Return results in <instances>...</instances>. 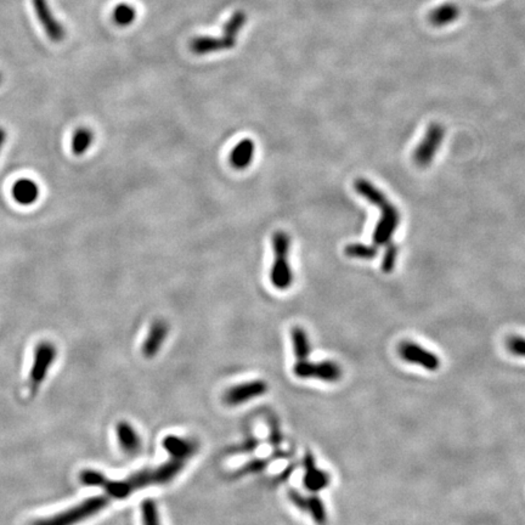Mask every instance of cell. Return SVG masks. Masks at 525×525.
Instances as JSON below:
<instances>
[{"instance_id": "obj_4", "label": "cell", "mask_w": 525, "mask_h": 525, "mask_svg": "<svg viewBox=\"0 0 525 525\" xmlns=\"http://www.w3.org/2000/svg\"><path fill=\"white\" fill-rule=\"evenodd\" d=\"M294 376L308 380V378H318L320 381L335 383L338 382L342 377V369L335 361L326 360L321 362H311V361L300 360L294 365Z\"/></svg>"}, {"instance_id": "obj_20", "label": "cell", "mask_w": 525, "mask_h": 525, "mask_svg": "<svg viewBox=\"0 0 525 525\" xmlns=\"http://www.w3.org/2000/svg\"><path fill=\"white\" fill-rule=\"evenodd\" d=\"M283 456V453H278L276 456H271L273 458H254L252 461H249L246 464H243V467L237 469L236 472H234V477L235 478H241L245 477L247 474L258 473V472H262V469H267L269 464L271 461H275L276 458H281Z\"/></svg>"}, {"instance_id": "obj_15", "label": "cell", "mask_w": 525, "mask_h": 525, "mask_svg": "<svg viewBox=\"0 0 525 525\" xmlns=\"http://www.w3.org/2000/svg\"><path fill=\"white\" fill-rule=\"evenodd\" d=\"M121 449L128 455H136L141 450V438L128 422H119L116 427Z\"/></svg>"}, {"instance_id": "obj_8", "label": "cell", "mask_w": 525, "mask_h": 525, "mask_svg": "<svg viewBox=\"0 0 525 525\" xmlns=\"http://www.w3.org/2000/svg\"><path fill=\"white\" fill-rule=\"evenodd\" d=\"M56 348L50 342H41L34 350V359L32 365L31 378L36 384H39L47 377L48 371L56 359Z\"/></svg>"}, {"instance_id": "obj_22", "label": "cell", "mask_w": 525, "mask_h": 525, "mask_svg": "<svg viewBox=\"0 0 525 525\" xmlns=\"http://www.w3.org/2000/svg\"><path fill=\"white\" fill-rule=\"evenodd\" d=\"M307 512H309L311 518L314 519L315 523L318 525H326L327 523V512H326V507H325L322 500L320 499L319 496L313 495L308 497V510Z\"/></svg>"}, {"instance_id": "obj_2", "label": "cell", "mask_w": 525, "mask_h": 525, "mask_svg": "<svg viewBox=\"0 0 525 525\" xmlns=\"http://www.w3.org/2000/svg\"><path fill=\"white\" fill-rule=\"evenodd\" d=\"M274 262L270 269V282L278 291L289 289L294 282V269L289 264L291 237L282 230H278L271 237Z\"/></svg>"}, {"instance_id": "obj_19", "label": "cell", "mask_w": 525, "mask_h": 525, "mask_svg": "<svg viewBox=\"0 0 525 525\" xmlns=\"http://www.w3.org/2000/svg\"><path fill=\"white\" fill-rule=\"evenodd\" d=\"M93 143L94 133L92 129L87 128V127L78 128L73 134L72 143H71L73 154L77 157H81L84 154H87L89 149L92 147Z\"/></svg>"}, {"instance_id": "obj_12", "label": "cell", "mask_w": 525, "mask_h": 525, "mask_svg": "<svg viewBox=\"0 0 525 525\" xmlns=\"http://www.w3.org/2000/svg\"><path fill=\"white\" fill-rule=\"evenodd\" d=\"M162 445L173 460L183 462H185L186 460L192 457L198 451V444L196 440L176 435H167L163 439Z\"/></svg>"}, {"instance_id": "obj_3", "label": "cell", "mask_w": 525, "mask_h": 525, "mask_svg": "<svg viewBox=\"0 0 525 525\" xmlns=\"http://www.w3.org/2000/svg\"><path fill=\"white\" fill-rule=\"evenodd\" d=\"M108 502L110 501L106 496H94L92 499L85 500L82 504L74 506L70 510L63 511L59 515L36 520L32 525H76L103 511L108 505Z\"/></svg>"}, {"instance_id": "obj_5", "label": "cell", "mask_w": 525, "mask_h": 525, "mask_svg": "<svg viewBox=\"0 0 525 525\" xmlns=\"http://www.w3.org/2000/svg\"><path fill=\"white\" fill-rule=\"evenodd\" d=\"M444 134L445 130L442 124L432 123L428 127L421 144L418 145L413 152V161L418 167L424 168L432 163L438 150L443 143Z\"/></svg>"}, {"instance_id": "obj_11", "label": "cell", "mask_w": 525, "mask_h": 525, "mask_svg": "<svg viewBox=\"0 0 525 525\" xmlns=\"http://www.w3.org/2000/svg\"><path fill=\"white\" fill-rule=\"evenodd\" d=\"M169 335V324L163 319L154 321L150 327L149 335L143 343V356L151 359L160 353L162 345L165 344L167 337Z\"/></svg>"}, {"instance_id": "obj_17", "label": "cell", "mask_w": 525, "mask_h": 525, "mask_svg": "<svg viewBox=\"0 0 525 525\" xmlns=\"http://www.w3.org/2000/svg\"><path fill=\"white\" fill-rule=\"evenodd\" d=\"M460 14L461 10L456 4L445 3L443 6L433 9L432 12L429 14V22L435 27L448 26L457 20Z\"/></svg>"}, {"instance_id": "obj_27", "label": "cell", "mask_w": 525, "mask_h": 525, "mask_svg": "<svg viewBox=\"0 0 525 525\" xmlns=\"http://www.w3.org/2000/svg\"><path fill=\"white\" fill-rule=\"evenodd\" d=\"M398 254H399V248H398L397 245H394L391 241V243L387 245L386 253H384L383 260H382L381 268L384 273H391V270L395 267Z\"/></svg>"}, {"instance_id": "obj_14", "label": "cell", "mask_w": 525, "mask_h": 525, "mask_svg": "<svg viewBox=\"0 0 525 525\" xmlns=\"http://www.w3.org/2000/svg\"><path fill=\"white\" fill-rule=\"evenodd\" d=\"M256 144L251 139H243L231 150L229 161L232 168L236 170L247 169L254 160Z\"/></svg>"}, {"instance_id": "obj_16", "label": "cell", "mask_w": 525, "mask_h": 525, "mask_svg": "<svg viewBox=\"0 0 525 525\" xmlns=\"http://www.w3.org/2000/svg\"><path fill=\"white\" fill-rule=\"evenodd\" d=\"M41 196L39 186L31 179H20L16 181L12 187V197L21 206L34 205Z\"/></svg>"}, {"instance_id": "obj_32", "label": "cell", "mask_w": 525, "mask_h": 525, "mask_svg": "<svg viewBox=\"0 0 525 525\" xmlns=\"http://www.w3.org/2000/svg\"><path fill=\"white\" fill-rule=\"evenodd\" d=\"M1 79H3V78H1V73H0V83H1Z\"/></svg>"}, {"instance_id": "obj_29", "label": "cell", "mask_w": 525, "mask_h": 525, "mask_svg": "<svg viewBox=\"0 0 525 525\" xmlns=\"http://www.w3.org/2000/svg\"><path fill=\"white\" fill-rule=\"evenodd\" d=\"M289 499L298 510L307 512L308 510V497H304L297 490H289Z\"/></svg>"}, {"instance_id": "obj_6", "label": "cell", "mask_w": 525, "mask_h": 525, "mask_svg": "<svg viewBox=\"0 0 525 525\" xmlns=\"http://www.w3.org/2000/svg\"><path fill=\"white\" fill-rule=\"evenodd\" d=\"M399 354L404 360L413 365H418L427 371H437L440 367V359L432 351L423 348L422 345L413 342H402L399 345Z\"/></svg>"}, {"instance_id": "obj_31", "label": "cell", "mask_w": 525, "mask_h": 525, "mask_svg": "<svg viewBox=\"0 0 525 525\" xmlns=\"http://www.w3.org/2000/svg\"><path fill=\"white\" fill-rule=\"evenodd\" d=\"M6 138H8V133H6V129L0 127V152H1V150H3L4 145H6Z\"/></svg>"}, {"instance_id": "obj_10", "label": "cell", "mask_w": 525, "mask_h": 525, "mask_svg": "<svg viewBox=\"0 0 525 525\" xmlns=\"http://www.w3.org/2000/svg\"><path fill=\"white\" fill-rule=\"evenodd\" d=\"M304 486L311 493H319L321 490L326 489L331 483V475L322 469L316 467L314 455L311 453H305L303 460Z\"/></svg>"}, {"instance_id": "obj_24", "label": "cell", "mask_w": 525, "mask_h": 525, "mask_svg": "<svg viewBox=\"0 0 525 525\" xmlns=\"http://www.w3.org/2000/svg\"><path fill=\"white\" fill-rule=\"evenodd\" d=\"M143 525H161L160 513L154 500H144L141 504Z\"/></svg>"}, {"instance_id": "obj_23", "label": "cell", "mask_w": 525, "mask_h": 525, "mask_svg": "<svg viewBox=\"0 0 525 525\" xmlns=\"http://www.w3.org/2000/svg\"><path fill=\"white\" fill-rule=\"evenodd\" d=\"M246 21H247L246 14L243 12V11H236L231 16V19L225 23V26H224V36L236 41L237 34H238V32L241 31V28L245 26Z\"/></svg>"}, {"instance_id": "obj_1", "label": "cell", "mask_w": 525, "mask_h": 525, "mask_svg": "<svg viewBox=\"0 0 525 525\" xmlns=\"http://www.w3.org/2000/svg\"><path fill=\"white\" fill-rule=\"evenodd\" d=\"M356 192L381 209V219L373 230L372 240L376 246H386L391 243V237L400 224V213L387 196L370 181H360L356 186Z\"/></svg>"}, {"instance_id": "obj_21", "label": "cell", "mask_w": 525, "mask_h": 525, "mask_svg": "<svg viewBox=\"0 0 525 525\" xmlns=\"http://www.w3.org/2000/svg\"><path fill=\"white\" fill-rule=\"evenodd\" d=\"M347 257L356 258V259H373L376 257V246L372 245H364V243H351L344 248Z\"/></svg>"}, {"instance_id": "obj_26", "label": "cell", "mask_w": 525, "mask_h": 525, "mask_svg": "<svg viewBox=\"0 0 525 525\" xmlns=\"http://www.w3.org/2000/svg\"><path fill=\"white\" fill-rule=\"evenodd\" d=\"M79 479H81V483L85 486H101V488L107 480V478L103 473H100L98 471H94V469L83 471L79 475Z\"/></svg>"}, {"instance_id": "obj_13", "label": "cell", "mask_w": 525, "mask_h": 525, "mask_svg": "<svg viewBox=\"0 0 525 525\" xmlns=\"http://www.w3.org/2000/svg\"><path fill=\"white\" fill-rule=\"evenodd\" d=\"M236 41L223 36L220 38L214 37H197L190 41L191 52L196 55H206L211 52H222L235 47Z\"/></svg>"}, {"instance_id": "obj_25", "label": "cell", "mask_w": 525, "mask_h": 525, "mask_svg": "<svg viewBox=\"0 0 525 525\" xmlns=\"http://www.w3.org/2000/svg\"><path fill=\"white\" fill-rule=\"evenodd\" d=\"M135 16H136V12H135L133 6L119 4V6L114 8L112 19H114V23L119 26H128L135 20Z\"/></svg>"}, {"instance_id": "obj_18", "label": "cell", "mask_w": 525, "mask_h": 525, "mask_svg": "<svg viewBox=\"0 0 525 525\" xmlns=\"http://www.w3.org/2000/svg\"><path fill=\"white\" fill-rule=\"evenodd\" d=\"M291 338L294 343V356L297 360H307L311 353V347H310L309 337L307 332L302 327L296 326L291 331Z\"/></svg>"}, {"instance_id": "obj_7", "label": "cell", "mask_w": 525, "mask_h": 525, "mask_svg": "<svg viewBox=\"0 0 525 525\" xmlns=\"http://www.w3.org/2000/svg\"><path fill=\"white\" fill-rule=\"evenodd\" d=\"M268 391L267 382L262 380L246 382L238 386L231 387L224 394V402L229 406H237L251 402L256 398L262 397Z\"/></svg>"}, {"instance_id": "obj_30", "label": "cell", "mask_w": 525, "mask_h": 525, "mask_svg": "<svg viewBox=\"0 0 525 525\" xmlns=\"http://www.w3.org/2000/svg\"><path fill=\"white\" fill-rule=\"evenodd\" d=\"M258 446H259V440H258L257 438H251V439H247L245 443L241 444V445H238V446H235V448L231 449V453H253V451H256L257 450Z\"/></svg>"}, {"instance_id": "obj_28", "label": "cell", "mask_w": 525, "mask_h": 525, "mask_svg": "<svg viewBox=\"0 0 525 525\" xmlns=\"http://www.w3.org/2000/svg\"><path fill=\"white\" fill-rule=\"evenodd\" d=\"M507 347L513 356L525 358V338L520 336H511L507 340Z\"/></svg>"}, {"instance_id": "obj_9", "label": "cell", "mask_w": 525, "mask_h": 525, "mask_svg": "<svg viewBox=\"0 0 525 525\" xmlns=\"http://www.w3.org/2000/svg\"><path fill=\"white\" fill-rule=\"evenodd\" d=\"M33 8L36 11L37 17L47 33V36L50 38V41L59 43L63 41L65 38V30L60 22H57L56 19L52 15L50 6L48 4L47 0H33Z\"/></svg>"}]
</instances>
